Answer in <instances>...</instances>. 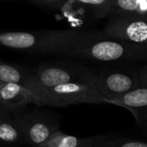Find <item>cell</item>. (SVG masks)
Segmentation results:
<instances>
[{
  "label": "cell",
  "mask_w": 147,
  "mask_h": 147,
  "mask_svg": "<svg viewBox=\"0 0 147 147\" xmlns=\"http://www.w3.org/2000/svg\"><path fill=\"white\" fill-rule=\"evenodd\" d=\"M1 63H3V61H1V60H0V64H1Z\"/></svg>",
  "instance_id": "obj_19"
},
{
  "label": "cell",
  "mask_w": 147,
  "mask_h": 147,
  "mask_svg": "<svg viewBox=\"0 0 147 147\" xmlns=\"http://www.w3.org/2000/svg\"><path fill=\"white\" fill-rule=\"evenodd\" d=\"M84 6L96 19H102L114 14L115 0H74Z\"/></svg>",
  "instance_id": "obj_14"
},
{
  "label": "cell",
  "mask_w": 147,
  "mask_h": 147,
  "mask_svg": "<svg viewBox=\"0 0 147 147\" xmlns=\"http://www.w3.org/2000/svg\"><path fill=\"white\" fill-rule=\"evenodd\" d=\"M114 7V14L147 17V0H115Z\"/></svg>",
  "instance_id": "obj_13"
},
{
  "label": "cell",
  "mask_w": 147,
  "mask_h": 147,
  "mask_svg": "<svg viewBox=\"0 0 147 147\" xmlns=\"http://www.w3.org/2000/svg\"><path fill=\"white\" fill-rule=\"evenodd\" d=\"M104 35L103 32L80 30L0 32V45L32 53L64 54L74 44Z\"/></svg>",
  "instance_id": "obj_1"
},
{
  "label": "cell",
  "mask_w": 147,
  "mask_h": 147,
  "mask_svg": "<svg viewBox=\"0 0 147 147\" xmlns=\"http://www.w3.org/2000/svg\"><path fill=\"white\" fill-rule=\"evenodd\" d=\"M82 139L68 135L59 130L53 133L39 147H81Z\"/></svg>",
  "instance_id": "obj_15"
},
{
  "label": "cell",
  "mask_w": 147,
  "mask_h": 147,
  "mask_svg": "<svg viewBox=\"0 0 147 147\" xmlns=\"http://www.w3.org/2000/svg\"><path fill=\"white\" fill-rule=\"evenodd\" d=\"M30 1L52 9H58L66 2V0H30Z\"/></svg>",
  "instance_id": "obj_17"
},
{
  "label": "cell",
  "mask_w": 147,
  "mask_h": 147,
  "mask_svg": "<svg viewBox=\"0 0 147 147\" xmlns=\"http://www.w3.org/2000/svg\"><path fill=\"white\" fill-rule=\"evenodd\" d=\"M38 105L34 95L20 85L0 82V112L14 115L28 108L29 104Z\"/></svg>",
  "instance_id": "obj_9"
},
{
  "label": "cell",
  "mask_w": 147,
  "mask_h": 147,
  "mask_svg": "<svg viewBox=\"0 0 147 147\" xmlns=\"http://www.w3.org/2000/svg\"><path fill=\"white\" fill-rule=\"evenodd\" d=\"M24 142L39 147L53 133L59 130V121L54 115L46 110L28 109L12 115Z\"/></svg>",
  "instance_id": "obj_3"
},
{
  "label": "cell",
  "mask_w": 147,
  "mask_h": 147,
  "mask_svg": "<svg viewBox=\"0 0 147 147\" xmlns=\"http://www.w3.org/2000/svg\"><path fill=\"white\" fill-rule=\"evenodd\" d=\"M35 74L47 89L68 83H95L96 79V72L93 71L70 63L41 64Z\"/></svg>",
  "instance_id": "obj_5"
},
{
  "label": "cell",
  "mask_w": 147,
  "mask_h": 147,
  "mask_svg": "<svg viewBox=\"0 0 147 147\" xmlns=\"http://www.w3.org/2000/svg\"><path fill=\"white\" fill-rule=\"evenodd\" d=\"M47 106L66 107L78 103L102 104L107 100L95 83H68L47 89Z\"/></svg>",
  "instance_id": "obj_4"
},
{
  "label": "cell",
  "mask_w": 147,
  "mask_h": 147,
  "mask_svg": "<svg viewBox=\"0 0 147 147\" xmlns=\"http://www.w3.org/2000/svg\"><path fill=\"white\" fill-rule=\"evenodd\" d=\"M25 143L12 115L0 112V147H10Z\"/></svg>",
  "instance_id": "obj_12"
},
{
  "label": "cell",
  "mask_w": 147,
  "mask_h": 147,
  "mask_svg": "<svg viewBox=\"0 0 147 147\" xmlns=\"http://www.w3.org/2000/svg\"><path fill=\"white\" fill-rule=\"evenodd\" d=\"M140 88L147 89V62L137 69Z\"/></svg>",
  "instance_id": "obj_16"
},
{
  "label": "cell",
  "mask_w": 147,
  "mask_h": 147,
  "mask_svg": "<svg viewBox=\"0 0 147 147\" xmlns=\"http://www.w3.org/2000/svg\"><path fill=\"white\" fill-rule=\"evenodd\" d=\"M0 82L22 86L34 95L39 106H47V88L41 84L37 75L30 70L3 62L0 64Z\"/></svg>",
  "instance_id": "obj_8"
},
{
  "label": "cell",
  "mask_w": 147,
  "mask_h": 147,
  "mask_svg": "<svg viewBox=\"0 0 147 147\" xmlns=\"http://www.w3.org/2000/svg\"><path fill=\"white\" fill-rule=\"evenodd\" d=\"M95 84L109 104L111 100L122 96L140 88L137 69L103 70L96 73Z\"/></svg>",
  "instance_id": "obj_7"
},
{
  "label": "cell",
  "mask_w": 147,
  "mask_h": 147,
  "mask_svg": "<svg viewBox=\"0 0 147 147\" xmlns=\"http://www.w3.org/2000/svg\"><path fill=\"white\" fill-rule=\"evenodd\" d=\"M103 33L109 37L147 47V17L112 14Z\"/></svg>",
  "instance_id": "obj_6"
},
{
  "label": "cell",
  "mask_w": 147,
  "mask_h": 147,
  "mask_svg": "<svg viewBox=\"0 0 147 147\" xmlns=\"http://www.w3.org/2000/svg\"><path fill=\"white\" fill-rule=\"evenodd\" d=\"M81 147H147V141L104 134L82 139Z\"/></svg>",
  "instance_id": "obj_11"
},
{
  "label": "cell",
  "mask_w": 147,
  "mask_h": 147,
  "mask_svg": "<svg viewBox=\"0 0 147 147\" xmlns=\"http://www.w3.org/2000/svg\"><path fill=\"white\" fill-rule=\"evenodd\" d=\"M136 122H137L139 127L140 128V130L143 132V134L146 136L147 138V117L144 118V119H141Z\"/></svg>",
  "instance_id": "obj_18"
},
{
  "label": "cell",
  "mask_w": 147,
  "mask_h": 147,
  "mask_svg": "<svg viewBox=\"0 0 147 147\" xmlns=\"http://www.w3.org/2000/svg\"><path fill=\"white\" fill-rule=\"evenodd\" d=\"M64 54L100 62L147 61V47L107 35L74 44Z\"/></svg>",
  "instance_id": "obj_2"
},
{
  "label": "cell",
  "mask_w": 147,
  "mask_h": 147,
  "mask_svg": "<svg viewBox=\"0 0 147 147\" xmlns=\"http://www.w3.org/2000/svg\"><path fill=\"white\" fill-rule=\"evenodd\" d=\"M109 104L126 109L136 121L147 117V89L139 88L122 96L111 100Z\"/></svg>",
  "instance_id": "obj_10"
}]
</instances>
